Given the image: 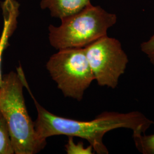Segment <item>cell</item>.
Wrapping results in <instances>:
<instances>
[{"label":"cell","instance_id":"cell-8","mask_svg":"<svg viewBox=\"0 0 154 154\" xmlns=\"http://www.w3.org/2000/svg\"><path fill=\"white\" fill-rule=\"evenodd\" d=\"M8 125L0 112V154H14Z\"/></svg>","mask_w":154,"mask_h":154},{"label":"cell","instance_id":"cell-10","mask_svg":"<svg viewBox=\"0 0 154 154\" xmlns=\"http://www.w3.org/2000/svg\"><path fill=\"white\" fill-rule=\"evenodd\" d=\"M65 147L67 154H93V149L91 145L87 147H85L82 142L75 144L74 142L73 137H69L67 144Z\"/></svg>","mask_w":154,"mask_h":154},{"label":"cell","instance_id":"cell-9","mask_svg":"<svg viewBox=\"0 0 154 154\" xmlns=\"http://www.w3.org/2000/svg\"><path fill=\"white\" fill-rule=\"evenodd\" d=\"M136 148L143 154H154V134L132 135Z\"/></svg>","mask_w":154,"mask_h":154},{"label":"cell","instance_id":"cell-7","mask_svg":"<svg viewBox=\"0 0 154 154\" xmlns=\"http://www.w3.org/2000/svg\"><path fill=\"white\" fill-rule=\"evenodd\" d=\"M91 4L90 0H41L40 6L43 10H49L51 16L61 20Z\"/></svg>","mask_w":154,"mask_h":154},{"label":"cell","instance_id":"cell-11","mask_svg":"<svg viewBox=\"0 0 154 154\" xmlns=\"http://www.w3.org/2000/svg\"><path fill=\"white\" fill-rule=\"evenodd\" d=\"M140 49L154 67V34L140 45Z\"/></svg>","mask_w":154,"mask_h":154},{"label":"cell","instance_id":"cell-4","mask_svg":"<svg viewBox=\"0 0 154 154\" xmlns=\"http://www.w3.org/2000/svg\"><path fill=\"white\" fill-rule=\"evenodd\" d=\"M46 66L63 95L79 102L94 80L84 48L59 50Z\"/></svg>","mask_w":154,"mask_h":154},{"label":"cell","instance_id":"cell-1","mask_svg":"<svg viewBox=\"0 0 154 154\" xmlns=\"http://www.w3.org/2000/svg\"><path fill=\"white\" fill-rule=\"evenodd\" d=\"M23 82L37 109V118L34 126L37 137L44 142H46L47 138L55 135L75 137L86 140L97 154H108L109 150L103 143V137L107 132L126 128L131 130L132 135L144 134L154 124L153 121L138 111L125 113L105 111L90 121L56 116L46 110L37 101L25 75L23 76Z\"/></svg>","mask_w":154,"mask_h":154},{"label":"cell","instance_id":"cell-3","mask_svg":"<svg viewBox=\"0 0 154 154\" xmlns=\"http://www.w3.org/2000/svg\"><path fill=\"white\" fill-rule=\"evenodd\" d=\"M61 25H50L49 40L55 49L84 48L106 35L117 21L115 14L91 4L81 11L61 19Z\"/></svg>","mask_w":154,"mask_h":154},{"label":"cell","instance_id":"cell-2","mask_svg":"<svg viewBox=\"0 0 154 154\" xmlns=\"http://www.w3.org/2000/svg\"><path fill=\"white\" fill-rule=\"evenodd\" d=\"M22 72L19 66L17 72L2 75L0 112L8 125L14 154H35L44 149L46 142L38 138L34 122L28 114L23 95Z\"/></svg>","mask_w":154,"mask_h":154},{"label":"cell","instance_id":"cell-5","mask_svg":"<svg viewBox=\"0 0 154 154\" xmlns=\"http://www.w3.org/2000/svg\"><path fill=\"white\" fill-rule=\"evenodd\" d=\"M84 50L98 85L116 88L129 61L120 41L106 35L88 45Z\"/></svg>","mask_w":154,"mask_h":154},{"label":"cell","instance_id":"cell-6","mask_svg":"<svg viewBox=\"0 0 154 154\" xmlns=\"http://www.w3.org/2000/svg\"><path fill=\"white\" fill-rule=\"evenodd\" d=\"M4 26L0 37V88L2 82V61L4 51L9 46V40L16 30L20 14V4L16 0H4L1 4Z\"/></svg>","mask_w":154,"mask_h":154}]
</instances>
